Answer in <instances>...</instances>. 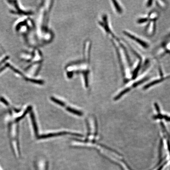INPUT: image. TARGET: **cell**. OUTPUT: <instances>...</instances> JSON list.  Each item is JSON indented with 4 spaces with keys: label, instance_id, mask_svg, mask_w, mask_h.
Segmentation results:
<instances>
[{
    "label": "cell",
    "instance_id": "1",
    "mask_svg": "<svg viewBox=\"0 0 170 170\" xmlns=\"http://www.w3.org/2000/svg\"><path fill=\"white\" fill-rule=\"evenodd\" d=\"M91 42L87 40L84 44L83 57L81 59L69 62L65 68L66 75L71 79L75 75H81L82 76L85 87L89 88V77L91 69Z\"/></svg>",
    "mask_w": 170,
    "mask_h": 170
},
{
    "label": "cell",
    "instance_id": "2",
    "mask_svg": "<svg viewBox=\"0 0 170 170\" xmlns=\"http://www.w3.org/2000/svg\"><path fill=\"white\" fill-rule=\"evenodd\" d=\"M53 3L52 1H42L39 6L36 28L38 41L41 45L51 43L54 38V34L49 25L50 12Z\"/></svg>",
    "mask_w": 170,
    "mask_h": 170
},
{
    "label": "cell",
    "instance_id": "3",
    "mask_svg": "<svg viewBox=\"0 0 170 170\" xmlns=\"http://www.w3.org/2000/svg\"><path fill=\"white\" fill-rule=\"evenodd\" d=\"M123 33L128 38L136 42V43H137L140 46L142 47L144 49H147L149 48V45L148 43L146 42L145 40H143V39L135 35L133 33L127 31H124Z\"/></svg>",
    "mask_w": 170,
    "mask_h": 170
},
{
    "label": "cell",
    "instance_id": "4",
    "mask_svg": "<svg viewBox=\"0 0 170 170\" xmlns=\"http://www.w3.org/2000/svg\"><path fill=\"white\" fill-rule=\"evenodd\" d=\"M149 23L146 28L145 29V33L148 36H152L154 35L156 29V21H148Z\"/></svg>",
    "mask_w": 170,
    "mask_h": 170
},
{
    "label": "cell",
    "instance_id": "5",
    "mask_svg": "<svg viewBox=\"0 0 170 170\" xmlns=\"http://www.w3.org/2000/svg\"><path fill=\"white\" fill-rule=\"evenodd\" d=\"M111 2L116 12L119 15L122 14L123 10L120 4H119V3L116 1H111Z\"/></svg>",
    "mask_w": 170,
    "mask_h": 170
},
{
    "label": "cell",
    "instance_id": "6",
    "mask_svg": "<svg viewBox=\"0 0 170 170\" xmlns=\"http://www.w3.org/2000/svg\"><path fill=\"white\" fill-rule=\"evenodd\" d=\"M31 120L32 121V125H33V130H34L35 133L36 135L37 136L38 134V129L37 126V124L35 118L34 114L33 113H32L31 114Z\"/></svg>",
    "mask_w": 170,
    "mask_h": 170
},
{
    "label": "cell",
    "instance_id": "7",
    "mask_svg": "<svg viewBox=\"0 0 170 170\" xmlns=\"http://www.w3.org/2000/svg\"><path fill=\"white\" fill-rule=\"evenodd\" d=\"M67 110L70 112L72 113V114H74L75 115H77L78 116H82V113L81 112L79 111L76 109H74L73 108H70V107H68L66 108Z\"/></svg>",
    "mask_w": 170,
    "mask_h": 170
},
{
    "label": "cell",
    "instance_id": "8",
    "mask_svg": "<svg viewBox=\"0 0 170 170\" xmlns=\"http://www.w3.org/2000/svg\"><path fill=\"white\" fill-rule=\"evenodd\" d=\"M149 21V20L148 16L145 17H142L138 19L137 20V23L138 24H143L144 23H147Z\"/></svg>",
    "mask_w": 170,
    "mask_h": 170
},
{
    "label": "cell",
    "instance_id": "9",
    "mask_svg": "<svg viewBox=\"0 0 170 170\" xmlns=\"http://www.w3.org/2000/svg\"><path fill=\"white\" fill-rule=\"evenodd\" d=\"M47 167L46 164L41 162L39 165L38 170H47Z\"/></svg>",
    "mask_w": 170,
    "mask_h": 170
},
{
    "label": "cell",
    "instance_id": "10",
    "mask_svg": "<svg viewBox=\"0 0 170 170\" xmlns=\"http://www.w3.org/2000/svg\"><path fill=\"white\" fill-rule=\"evenodd\" d=\"M153 1H148L146 4V7H150L152 6V4H153Z\"/></svg>",
    "mask_w": 170,
    "mask_h": 170
}]
</instances>
